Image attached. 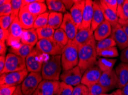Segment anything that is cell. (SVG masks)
I'll return each mask as SVG.
<instances>
[{
  "label": "cell",
  "mask_w": 128,
  "mask_h": 95,
  "mask_svg": "<svg viewBox=\"0 0 128 95\" xmlns=\"http://www.w3.org/2000/svg\"><path fill=\"white\" fill-rule=\"evenodd\" d=\"M64 15L63 13L51 11L50 12L48 17V21L47 26L51 27L55 30L60 28L63 21Z\"/></svg>",
  "instance_id": "cell-25"
},
{
  "label": "cell",
  "mask_w": 128,
  "mask_h": 95,
  "mask_svg": "<svg viewBox=\"0 0 128 95\" xmlns=\"http://www.w3.org/2000/svg\"><path fill=\"white\" fill-rule=\"evenodd\" d=\"M15 18L12 15H5L0 17V26L1 29L9 30L10 25Z\"/></svg>",
  "instance_id": "cell-37"
},
{
  "label": "cell",
  "mask_w": 128,
  "mask_h": 95,
  "mask_svg": "<svg viewBox=\"0 0 128 95\" xmlns=\"http://www.w3.org/2000/svg\"><path fill=\"white\" fill-rule=\"evenodd\" d=\"M124 18L122 20H118L120 25H123L128 23V0H125L123 8Z\"/></svg>",
  "instance_id": "cell-41"
},
{
  "label": "cell",
  "mask_w": 128,
  "mask_h": 95,
  "mask_svg": "<svg viewBox=\"0 0 128 95\" xmlns=\"http://www.w3.org/2000/svg\"><path fill=\"white\" fill-rule=\"evenodd\" d=\"M9 1H10V0H1V1H0V6L5 4V3H7V2H8Z\"/></svg>",
  "instance_id": "cell-54"
},
{
  "label": "cell",
  "mask_w": 128,
  "mask_h": 95,
  "mask_svg": "<svg viewBox=\"0 0 128 95\" xmlns=\"http://www.w3.org/2000/svg\"><path fill=\"white\" fill-rule=\"evenodd\" d=\"M23 30L24 29L21 26L18 17L15 18L8 30L10 32V36L21 40Z\"/></svg>",
  "instance_id": "cell-28"
},
{
  "label": "cell",
  "mask_w": 128,
  "mask_h": 95,
  "mask_svg": "<svg viewBox=\"0 0 128 95\" xmlns=\"http://www.w3.org/2000/svg\"><path fill=\"white\" fill-rule=\"evenodd\" d=\"M110 95V94H104V95Z\"/></svg>",
  "instance_id": "cell-55"
},
{
  "label": "cell",
  "mask_w": 128,
  "mask_h": 95,
  "mask_svg": "<svg viewBox=\"0 0 128 95\" xmlns=\"http://www.w3.org/2000/svg\"><path fill=\"white\" fill-rule=\"evenodd\" d=\"M94 37V32L91 29L79 28L75 38L72 40L78 48L84 46Z\"/></svg>",
  "instance_id": "cell-16"
},
{
  "label": "cell",
  "mask_w": 128,
  "mask_h": 95,
  "mask_svg": "<svg viewBox=\"0 0 128 95\" xmlns=\"http://www.w3.org/2000/svg\"><path fill=\"white\" fill-rule=\"evenodd\" d=\"M105 21L102 9L100 6V1H93V16L91 30L93 32L96 30L97 27Z\"/></svg>",
  "instance_id": "cell-18"
},
{
  "label": "cell",
  "mask_w": 128,
  "mask_h": 95,
  "mask_svg": "<svg viewBox=\"0 0 128 95\" xmlns=\"http://www.w3.org/2000/svg\"><path fill=\"white\" fill-rule=\"evenodd\" d=\"M123 95H128V82L127 84L121 89Z\"/></svg>",
  "instance_id": "cell-51"
},
{
  "label": "cell",
  "mask_w": 128,
  "mask_h": 95,
  "mask_svg": "<svg viewBox=\"0 0 128 95\" xmlns=\"http://www.w3.org/2000/svg\"><path fill=\"white\" fill-rule=\"evenodd\" d=\"M46 3L50 10L54 12L67 13V9L62 1L59 0H46Z\"/></svg>",
  "instance_id": "cell-29"
},
{
  "label": "cell",
  "mask_w": 128,
  "mask_h": 95,
  "mask_svg": "<svg viewBox=\"0 0 128 95\" xmlns=\"http://www.w3.org/2000/svg\"><path fill=\"white\" fill-rule=\"evenodd\" d=\"M6 46L5 42L0 41V55H5L7 51Z\"/></svg>",
  "instance_id": "cell-48"
},
{
  "label": "cell",
  "mask_w": 128,
  "mask_h": 95,
  "mask_svg": "<svg viewBox=\"0 0 128 95\" xmlns=\"http://www.w3.org/2000/svg\"><path fill=\"white\" fill-rule=\"evenodd\" d=\"M110 37L116 42L118 47L122 51L128 47V37L119 23L112 27Z\"/></svg>",
  "instance_id": "cell-12"
},
{
  "label": "cell",
  "mask_w": 128,
  "mask_h": 95,
  "mask_svg": "<svg viewBox=\"0 0 128 95\" xmlns=\"http://www.w3.org/2000/svg\"><path fill=\"white\" fill-rule=\"evenodd\" d=\"M73 89L74 88L71 86L60 81L59 90L56 95H72Z\"/></svg>",
  "instance_id": "cell-38"
},
{
  "label": "cell",
  "mask_w": 128,
  "mask_h": 95,
  "mask_svg": "<svg viewBox=\"0 0 128 95\" xmlns=\"http://www.w3.org/2000/svg\"><path fill=\"white\" fill-rule=\"evenodd\" d=\"M60 28L64 31L68 39L71 40H73L75 38L78 30L74 21L69 12L66 13L64 14L63 22Z\"/></svg>",
  "instance_id": "cell-14"
},
{
  "label": "cell",
  "mask_w": 128,
  "mask_h": 95,
  "mask_svg": "<svg viewBox=\"0 0 128 95\" xmlns=\"http://www.w3.org/2000/svg\"><path fill=\"white\" fill-rule=\"evenodd\" d=\"M84 5L85 1L84 0H75L74 4L70 10V13L78 29L80 28L82 24Z\"/></svg>",
  "instance_id": "cell-15"
},
{
  "label": "cell",
  "mask_w": 128,
  "mask_h": 95,
  "mask_svg": "<svg viewBox=\"0 0 128 95\" xmlns=\"http://www.w3.org/2000/svg\"><path fill=\"white\" fill-rule=\"evenodd\" d=\"M94 36L88 43L79 48V63L78 66L82 74L89 68L96 65L97 52Z\"/></svg>",
  "instance_id": "cell-1"
},
{
  "label": "cell",
  "mask_w": 128,
  "mask_h": 95,
  "mask_svg": "<svg viewBox=\"0 0 128 95\" xmlns=\"http://www.w3.org/2000/svg\"><path fill=\"white\" fill-rule=\"evenodd\" d=\"M45 2L46 1L44 0H40L39 1L30 3V4L22 6V7L28 12H30V14L38 17L46 12L48 7Z\"/></svg>",
  "instance_id": "cell-22"
},
{
  "label": "cell",
  "mask_w": 128,
  "mask_h": 95,
  "mask_svg": "<svg viewBox=\"0 0 128 95\" xmlns=\"http://www.w3.org/2000/svg\"><path fill=\"white\" fill-rule=\"evenodd\" d=\"M110 95H122V93L121 89L118 88L117 90L112 93V94H110Z\"/></svg>",
  "instance_id": "cell-53"
},
{
  "label": "cell",
  "mask_w": 128,
  "mask_h": 95,
  "mask_svg": "<svg viewBox=\"0 0 128 95\" xmlns=\"http://www.w3.org/2000/svg\"><path fill=\"white\" fill-rule=\"evenodd\" d=\"M102 72L97 65L89 68L83 74L81 84L88 87L92 85L99 82Z\"/></svg>",
  "instance_id": "cell-11"
},
{
  "label": "cell",
  "mask_w": 128,
  "mask_h": 95,
  "mask_svg": "<svg viewBox=\"0 0 128 95\" xmlns=\"http://www.w3.org/2000/svg\"><path fill=\"white\" fill-rule=\"evenodd\" d=\"M116 46H117V44H116V42L110 36L108 38L98 41L96 44V52L108 48L116 47Z\"/></svg>",
  "instance_id": "cell-33"
},
{
  "label": "cell",
  "mask_w": 128,
  "mask_h": 95,
  "mask_svg": "<svg viewBox=\"0 0 128 95\" xmlns=\"http://www.w3.org/2000/svg\"><path fill=\"white\" fill-rule=\"evenodd\" d=\"M12 95H24L23 94L22 91H21V85H19V86H17L16 90L13 93V94Z\"/></svg>",
  "instance_id": "cell-50"
},
{
  "label": "cell",
  "mask_w": 128,
  "mask_h": 95,
  "mask_svg": "<svg viewBox=\"0 0 128 95\" xmlns=\"http://www.w3.org/2000/svg\"><path fill=\"white\" fill-rule=\"evenodd\" d=\"M37 17L30 14V12L21 7L18 15L20 25L23 29L28 30L34 28V24Z\"/></svg>",
  "instance_id": "cell-19"
},
{
  "label": "cell",
  "mask_w": 128,
  "mask_h": 95,
  "mask_svg": "<svg viewBox=\"0 0 128 95\" xmlns=\"http://www.w3.org/2000/svg\"><path fill=\"white\" fill-rule=\"evenodd\" d=\"M12 4L10 0L8 2L0 6V15L1 17L5 16V15H10L12 14Z\"/></svg>",
  "instance_id": "cell-40"
},
{
  "label": "cell",
  "mask_w": 128,
  "mask_h": 95,
  "mask_svg": "<svg viewBox=\"0 0 128 95\" xmlns=\"http://www.w3.org/2000/svg\"><path fill=\"white\" fill-rule=\"evenodd\" d=\"M98 83L108 90V92L117 87L118 78L116 71L112 69L111 71L102 72Z\"/></svg>",
  "instance_id": "cell-13"
},
{
  "label": "cell",
  "mask_w": 128,
  "mask_h": 95,
  "mask_svg": "<svg viewBox=\"0 0 128 95\" xmlns=\"http://www.w3.org/2000/svg\"><path fill=\"white\" fill-rule=\"evenodd\" d=\"M46 54L42 53L34 48L29 55L26 58V69L30 72H40L42 65L46 61Z\"/></svg>",
  "instance_id": "cell-5"
},
{
  "label": "cell",
  "mask_w": 128,
  "mask_h": 95,
  "mask_svg": "<svg viewBox=\"0 0 128 95\" xmlns=\"http://www.w3.org/2000/svg\"><path fill=\"white\" fill-rule=\"evenodd\" d=\"M6 62V56L0 55V74L2 73L5 68Z\"/></svg>",
  "instance_id": "cell-49"
},
{
  "label": "cell",
  "mask_w": 128,
  "mask_h": 95,
  "mask_svg": "<svg viewBox=\"0 0 128 95\" xmlns=\"http://www.w3.org/2000/svg\"><path fill=\"white\" fill-rule=\"evenodd\" d=\"M100 2L105 20L109 22L112 27L116 26L118 24V20H119L116 13L114 12L111 9L108 8L103 0H100Z\"/></svg>",
  "instance_id": "cell-24"
},
{
  "label": "cell",
  "mask_w": 128,
  "mask_h": 95,
  "mask_svg": "<svg viewBox=\"0 0 128 95\" xmlns=\"http://www.w3.org/2000/svg\"><path fill=\"white\" fill-rule=\"evenodd\" d=\"M120 59L122 63H124L128 64V47L123 50L120 55Z\"/></svg>",
  "instance_id": "cell-46"
},
{
  "label": "cell",
  "mask_w": 128,
  "mask_h": 95,
  "mask_svg": "<svg viewBox=\"0 0 128 95\" xmlns=\"http://www.w3.org/2000/svg\"><path fill=\"white\" fill-rule=\"evenodd\" d=\"M61 55L51 56L42 65L41 73L43 80L59 81L62 71Z\"/></svg>",
  "instance_id": "cell-2"
},
{
  "label": "cell",
  "mask_w": 128,
  "mask_h": 95,
  "mask_svg": "<svg viewBox=\"0 0 128 95\" xmlns=\"http://www.w3.org/2000/svg\"><path fill=\"white\" fill-rule=\"evenodd\" d=\"M10 36V32L8 30L0 29V41L5 42Z\"/></svg>",
  "instance_id": "cell-45"
},
{
  "label": "cell",
  "mask_w": 128,
  "mask_h": 95,
  "mask_svg": "<svg viewBox=\"0 0 128 95\" xmlns=\"http://www.w3.org/2000/svg\"><path fill=\"white\" fill-rule=\"evenodd\" d=\"M11 4L12 9L11 15L15 18L18 17L20 10L22 7V0H12Z\"/></svg>",
  "instance_id": "cell-36"
},
{
  "label": "cell",
  "mask_w": 128,
  "mask_h": 95,
  "mask_svg": "<svg viewBox=\"0 0 128 95\" xmlns=\"http://www.w3.org/2000/svg\"><path fill=\"white\" fill-rule=\"evenodd\" d=\"M97 55L98 57L110 58V59H113L114 58H116L118 56V51L117 47L116 46V47H112L106 48V49L104 50H102L97 52Z\"/></svg>",
  "instance_id": "cell-32"
},
{
  "label": "cell",
  "mask_w": 128,
  "mask_h": 95,
  "mask_svg": "<svg viewBox=\"0 0 128 95\" xmlns=\"http://www.w3.org/2000/svg\"><path fill=\"white\" fill-rule=\"evenodd\" d=\"M72 95H88V88L82 84L78 85L73 89Z\"/></svg>",
  "instance_id": "cell-39"
},
{
  "label": "cell",
  "mask_w": 128,
  "mask_h": 95,
  "mask_svg": "<svg viewBox=\"0 0 128 95\" xmlns=\"http://www.w3.org/2000/svg\"><path fill=\"white\" fill-rule=\"evenodd\" d=\"M17 87H2L0 88V95H12Z\"/></svg>",
  "instance_id": "cell-43"
},
{
  "label": "cell",
  "mask_w": 128,
  "mask_h": 95,
  "mask_svg": "<svg viewBox=\"0 0 128 95\" xmlns=\"http://www.w3.org/2000/svg\"><path fill=\"white\" fill-rule=\"evenodd\" d=\"M53 38L55 41H56L58 43L62 44L63 46H66L70 40L66 33L61 28L55 30Z\"/></svg>",
  "instance_id": "cell-31"
},
{
  "label": "cell",
  "mask_w": 128,
  "mask_h": 95,
  "mask_svg": "<svg viewBox=\"0 0 128 95\" xmlns=\"http://www.w3.org/2000/svg\"><path fill=\"white\" fill-rule=\"evenodd\" d=\"M117 59H110V58H98L96 65L100 68L102 72L111 71L113 69L114 65L115 64Z\"/></svg>",
  "instance_id": "cell-27"
},
{
  "label": "cell",
  "mask_w": 128,
  "mask_h": 95,
  "mask_svg": "<svg viewBox=\"0 0 128 95\" xmlns=\"http://www.w3.org/2000/svg\"><path fill=\"white\" fill-rule=\"evenodd\" d=\"M49 14V11H46V12L37 17L34 24V29H38L47 26Z\"/></svg>",
  "instance_id": "cell-34"
},
{
  "label": "cell",
  "mask_w": 128,
  "mask_h": 95,
  "mask_svg": "<svg viewBox=\"0 0 128 95\" xmlns=\"http://www.w3.org/2000/svg\"><path fill=\"white\" fill-rule=\"evenodd\" d=\"M43 80L40 72H30L21 84V91L24 95H33Z\"/></svg>",
  "instance_id": "cell-7"
},
{
  "label": "cell",
  "mask_w": 128,
  "mask_h": 95,
  "mask_svg": "<svg viewBox=\"0 0 128 95\" xmlns=\"http://www.w3.org/2000/svg\"><path fill=\"white\" fill-rule=\"evenodd\" d=\"M93 16V1L86 0L82 24L79 28L91 29Z\"/></svg>",
  "instance_id": "cell-17"
},
{
  "label": "cell",
  "mask_w": 128,
  "mask_h": 95,
  "mask_svg": "<svg viewBox=\"0 0 128 95\" xmlns=\"http://www.w3.org/2000/svg\"><path fill=\"white\" fill-rule=\"evenodd\" d=\"M124 2L125 0H117V9L116 14L119 18V20H122L124 18L123 8Z\"/></svg>",
  "instance_id": "cell-42"
},
{
  "label": "cell",
  "mask_w": 128,
  "mask_h": 95,
  "mask_svg": "<svg viewBox=\"0 0 128 95\" xmlns=\"http://www.w3.org/2000/svg\"><path fill=\"white\" fill-rule=\"evenodd\" d=\"M21 43L34 47L38 41V38L36 29H31L28 30L24 29L21 39Z\"/></svg>",
  "instance_id": "cell-23"
},
{
  "label": "cell",
  "mask_w": 128,
  "mask_h": 95,
  "mask_svg": "<svg viewBox=\"0 0 128 95\" xmlns=\"http://www.w3.org/2000/svg\"><path fill=\"white\" fill-rule=\"evenodd\" d=\"M36 30L38 40L53 38L55 32V29L48 26L36 29Z\"/></svg>",
  "instance_id": "cell-30"
},
{
  "label": "cell",
  "mask_w": 128,
  "mask_h": 95,
  "mask_svg": "<svg viewBox=\"0 0 128 95\" xmlns=\"http://www.w3.org/2000/svg\"><path fill=\"white\" fill-rule=\"evenodd\" d=\"M60 81L42 80L33 95H56Z\"/></svg>",
  "instance_id": "cell-10"
},
{
  "label": "cell",
  "mask_w": 128,
  "mask_h": 95,
  "mask_svg": "<svg viewBox=\"0 0 128 95\" xmlns=\"http://www.w3.org/2000/svg\"><path fill=\"white\" fill-rule=\"evenodd\" d=\"M26 69V59L14 54L8 53L6 56L5 68L2 73L13 72Z\"/></svg>",
  "instance_id": "cell-8"
},
{
  "label": "cell",
  "mask_w": 128,
  "mask_h": 95,
  "mask_svg": "<svg viewBox=\"0 0 128 95\" xmlns=\"http://www.w3.org/2000/svg\"><path fill=\"white\" fill-rule=\"evenodd\" d=\"M88 88V95H101L106 94L108 92V90L104 88L99 83L92 84Z\"/></svg>",
  "instance_id": "cell-35"
},
{
  "label": "cell",
  "mask_w": 128,
  "mask_h": 95,
  "mask_svg": "<svg viewBox=\"0 0 128 95\" xmlns=\"http://www.w3.org/2000/svg\"><path fill=\"white\" fill-rule=\"evenodd\" d=\"M121 26L124 32H125V34H126L127 36L128 37V24H123V25H121Z\"/></svg>",
  "instance_id": "cell-52"
},
{
  "label": "cell",
  "mask_w": 128,
  "mask_h": 95,
  "mask_svg": "<svg viewBox=\"0 0 128 95\" xmlns=\"http://www.w3.org/2000/svg\"><path fill=\"white\" fill-rule=\"evenodd\" d=\"M64 47V46L58 43L54 38L38 40L36 45L38 51L50 56L61 55Z\"/></svg>",
  "instance_id": "cell-4"
},
{
  "label": "cell",
  "mask_w": 128,
  "mask_h": 95,
  "mask_svg": "<svg viewBox=\"0 0 128 95\" xmlns=\"http://www.w3.org/2000/svg\"><path fill=\"white\" fill-rule=\"evenodd\" d=\"M112 32V26L109 22L104 21L94 32V36L96 40L100 41L110 37Z\"/></svg>",
  "instance_id": "cell-20"
},
{
  "label": "cell",
  "mask_w": 128,
  "mask_h": 95,
  "mask_svg": "<svg viewBox=\"0 0 128 95\" xmlns=\"http://www.w3.org/2000/svg\"><path fill=\"white\" fill-rule=\"evenodd\" d=\"M28 74V71L26 69L20 71L3 73L0 77L1 87L18 86L22 84Z\"/></svg>",
  "instance_id": "cell-6"
},
{
  "label": "cell",
  "mask_w": 128,
  "mask_h": 95,
  "mask_svg": "<svg viewBox=\"0 0 128 95\" xmlns=\"http://www.w3.org/2000/svg\"><path fill=\"white\" fill-rule=\"evenodd\" d=\"M127 24H128V23H127Z\"/></svg>",
  "instance_id": "cell-56"
},
{
  "label": "cell",
  "mask_w": 128,
  "mask_h": 95,
  "mask_svg": "<svg viewBox=\"0 0 128 95\" xmlns=\"http://www.w3.org/2000/svg\"><path fill=\"white\" fill-rule=\"evenodd\" d=\"M106 5L114 12H117V0H103Z\"/></svg>",
  "instance_id": "cell-44"
},
{
  "label": "cell",
  "mask_w": 128,
  "mask_h": 95,
  "mask_svg": "<svg viewBox=\"0 0 128 95\" xmlns=\"http://www.w3.org/2000/svg\"><path fill=\"white\" fill-rule=\"evenodd\" d=\"M62 2L64 5L66 9L70 10L71 7L73 6L74 4L75 0H63Z\"/></svg>",
  "instance_id": "cell-47"
},
{
  "label": "cell",
  "mask_w": 128,
  "mask_h": 95,
  "mask_svg": "<svg viewBox=\"0 0 128 95\" xmlns=\"http://www.w3.org/2000/svg\"><path fill=\"white\" fill-rule=\"evenodd\" d=\"M61 63L63 71L71 69L78 66L79 63V48L70 40L64 47L61 55Z\"/></svg>",
  "instance_id": "cell-3"
},
{
  "label": "cell",
  "mask_w": 128,
  "mask_h": 95,
  "mask_svg": "<svg viewBox=\"0 0 128 95\" xmlns=\"http://www.w3.org/2000/svg\"><path fill=\"white\" fill-rule=\"evenodd\" d=\"M118 78L117 88L122 89L128 82V64L120 63L115 69Z\"/></svg>",
  "instance_id": "cell-21"
},
{
  "label": "cell",
  "mask_w": 128,
  "mask_h": 95,
  "mask_svg": "<svg viewBox=\"0 0 128 95\" xmlns=\"http://www.w3.org/2000/svg\"><path fill=\"white\" fill-rule=\"evenodd\" d=\"M83 74L78 66L69 70L63 71L61 73L60 80L70 86H76L81 84Z\"/></svg>",
  "instance_id": "cell-9"
},
{
  "label": "cell",
  "mask_w": 128,
  "mask_h": 95,
  "mask_svg": "<svg viewBox=\"0 0 128 95\" xmlns=\"http://www.w3.org/2000/svg\"><path fill=\"white\" fill-rule=\"evenodd\" d=\"M34 48V47L32 46L27 45L21 43L18 47L9 48V51L10 52L9 53L14 54L15 55L26 59V58L28 57Z\"/></svg>",
  "instance_id": "cell-26"
}]
</instances>
